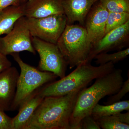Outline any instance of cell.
<instances>
[{
    "instance_id": "11",
    "label": "cell",
    "mask_w": 129,
    "mask_h": 129,
    "mask_svg": "<svg viewBox=\"0 0 129 129\" xmlns=\"http://www.w3.org/2000/svg\"><path fill=\"white\" fill-rule=\"evenodd\" d=\"M19 74L17 68L12 67L0 73V109L3 111H11Z\"/></svg>"
},
{
    "instance_id": "15",
    "label": "cell",
    "mask_w": 129,
    "mask_h": 129,
    "mask_svg": "<svg viewBox=\"0 0 129 129\" xmlns=\"http://www.w3.org/2000/svg\"><path fill=\"white\" fill-rule=\"evenodd\" d=\"M24 16V4L10 6L0 12V36L9 34L16 21Z\"/></svg>"
},
{
    "instance_id": "8",
    "label": "cell",
    "mask_w": 129,
    "mask_h": 129,
    "mask_svg": "<svg viewBox=\"0 0 129 129\" xmlns=\"http://www.w3.org/2000/svg\"><path fill=\"white\" fill-rule=\"evenodd\" d=\"M32 37L26 18L23 16L17 20L9 34L0 37V52L7 56L27 51L36 55V52L32 45Z\"/></svg>"
},
{
    "instance_id": "10",
    "label": "cell",
    "mask_w": 129,
    "mask_h": 129,
    "mask_svg": "<svg viewBox=\"0 0 129 129\" xmlns=\"http://www.w3.org/2000/svg\"><path fill=\"white\" fill-rule=\"evenodd\" d=\"M92 8L86 18L85 29L89 42L91 46L105 35L109 12L101 2Z\"/></svg>"
},
{
    "instance_id": "18",
    "label": "cell",
    "mask_w": 129,
    "mask_h": 129,
    "mask_svg": "<svg viewBox=\"0 0 129 129\" xmlns=\"http://www.w3.org/2000/svg\"><path fill=\"white\" fill-rule=\"evenodd\" d=\"M128 21L129 13L109 12L105 34H106L111 30L122 26Z\"/></svg>"
},
{
    "instance_id": "14",
    "label": "cell",
    "mask_w": 129,
    "mask_h": 129,
    "mask_svg": "<svg viewBox=\"0 0 129 129\" xmlns=\"http://www.w3.org/2000/svg\"><path fill=\"white\" fill-rule=\"evenodd\" d=\"M44 98L37 92L24 103L18 109L17 114L12 118V129H24Z\"/></svg>"
},
{
    "instance_id": "13",
    "label": "cell",
    "mask_w": 129,
    "mask_h": 129,
    "mask_svg": "<svg viewBox=\"0 0 129 129\" xmlns=\"http://www.w3.org/2000/svg\"><path fill=\"white\" fill-rule=\"evenodd\" d=\"M101 0H63V11L67 24L78 22L84 25L86 16L92 7Z\"/></svg>"
},
{
    "instance_id": "24",
    "label": "cell",
    "mask_w": 129,
    "mask_h": 129,
    "mask_svg": "<svg viewBox=\"0 0 129 129\" xmlns=\"http://www.w3.org/2000/svg\"><path fill=\"white\" fill-rule=\"evenodd\" d=\"M12 67V63L7 56L0 52V73Z\"/></svg>"
},
{
    "instance_id": "6",
    "label": "cell",
    "mask_w": 129,
    "mask_h": 129,
    "mask_svg": "<svg viewBox=\"0 0 129 129\" xmlns=\"http://www.w3.org/2000/svg\"><path fill=\"white\" fill-rule=\"evenodd\" d=\"M32 45L39 53L40 60L37 68L53 73L60 79L66 76L68 66L57 45L32 37Z\"/></svg>"
},
{
    "instance_id": "22",
    "label": "cell",
    "mask_w": 129,
    "mask_h": 129,
    "mask_svg": "<svg viewBox=\"0 0 129 129\" xmlns=\"http://www.w3.org/2000/svg\"><path fill=\"white\" fill-rule=\"evenodd\" d=\"M96 120L90 115L84 118L80 122V129H101Z\"/></svg>"
},
{
    "instance_id": "9",
    "label": "cell",
    "mask_w": 129,
    "mask_h": 129,
    "mask_svg": "<svg viewBox=\"0 0 129 129\" xmlns=\"http://www.w3.org/2000/svg\"><path fill=\"white\" fill-rule=\"evenodd\" d=\"M129 42V21L107 33L101 39L93 45L91 46L87 62H91L95 57L99 53L121 50L128 46Z\"/></svg>"
},
{
    "instance_id": "12",
    "label": "cell",
    "mask_w": 129,
    "mask_h": 129,
    "mask_svg": "<svg viewBox=\"0 0 129 129\" xmlns=\"http://www.w3.org/2000/svg\"><path fill=\"white\" fill-rule=\"evenodd\" d=\"M63 0H27L24 4V16L42 18L55 14H64Z\"/></svg>"
},
{
    "instance_id": "17",
    "label": "cell",
    "mask_w": 129,
    "mask_h": 129,
    "mask_svg": "<svg viewBox=\"0 0 129 129\" xmlns=\"http://www.w3.org/2000/svg\"><path fill=\"white\" fill-rule=\"evenodd\" d=\"M129 54V48L128 47L124 50L118 51L114 53H99L95 57L94 59H95L96 63L99 65L110 62L114 64L124 60L128 56Z\"/></svg>"
},
{
    "instance_id": "4",
    "label": "cell",
    "mask_w": 129,
    "mask_h": 129,
    "mask_svg": "<svg viewBox=\"0 0 129 129\" xmlns=\"http://www.w3.org/2000/svg\"><path fill=\"white\" fill-rule=\"evenodd\" d=\"M11 55L21 69L16 95L11 107V111H13L18 110L38 90L46 84L54 81L57 76L53 73L42 72L25 63L19 53Z\"/></svg>"
},
{
    "instance_id": "25",
    "label": "cell",
    "mask_w": 129,
    "mask_h": 129,
    "mask_svg": "<svg viewBox=\"0 0 129 129\" xmlns=\"http://www.w3.org/2000/svg\"><path fill=\"white\" fill-rule=\"evenodd\" d=\"M19 5V0H0V12L10 6Z\"/></svg>"
},
{
    "instance_id": "27",
    "label": "cell",
    "mask_w": 129,
    "mask_h": 129,
    "mask_svg": "<svg viewBox=\"0 0 129 129\" xmlns=\"http://www.w3.org/2000/svg\"><path fill=\"white\" fill-rule=\"evenodd\" d=\"M26 1H27V0H19V3H20V4L24 3V2H26Z\"/></svg>"
},
{
    "instance_id": "26",
    "label": "cell",
    "mask_w": 129,
    "mask_h": 129,
    "mask_svg": "<svg viewBox=\"0 0 129 129\" xmlns=\"http://www.w3.org/2000/svg\"><path fill=\"white\" fill-rule=\"evenodd\" d=\"M119 120L123 123L129 124V111L125 113L120 112L115 114Z\"/></svg>"
},
{
    "instance_id": "2",
    "label": "cell",
    "mask_w": 129,
    "mask_h": 129,
    "mask_svg": "<svg viewBox=\"0 0 129 129\" xmlns=\"http://www.w3.org/2000/svg\"><path fill=\"white\" fill-rule=\"evenodd\" d=\"M123 71L114 69L112 72L96 79L89 88L79 91L70 119V128L80 129V122L86 116L91 114L94 107L107 96L116 94L124 82Z\"/></svg>"
},
{
    "instance_id": "1",
    "label": "cell",
    "mask_w": 129,
    "mask_h": 129,
    "mask_svg": "<svg viewBox=\"0 0 129 129\" xmlns=\"http://www.w3.org/2000/svg\"><path fill=\"white\" fill-rule=\"evenodd\" d=\"M79 91L44 98L24 129H71L70 117Z\"/></svg>"
},
{
    "instance_id": "19",
    "label": "cell",
    "mask_w": 129,
    "mask_h": 129,
    "mask_svg": "<svg viewBox=\"0 0 129 129\" xmlns=\"http://www.w3.org/2000/svg\"><path fill=\"white\" fill-rule=\"evenodd\" d=\"M101 129H129V124L120 122L115 114L95 119Z\"/></svg>"
},
{
    "instance_id": "16",
    "label": "cell",
    "mask_w": 129,
    "mask_h": 129,
    "mask_svg": "<svg viewBox=\"0 0 129 129\" xmlns=\"http://www.w3.org/2000/svg\"><path fill=\"white\" fill-rule=\"evenodd\" d=\"M129 111V100L120 101L108 105L97 104L92 109L91 115L95 119L103 116L114 115L123 111Z\"/></svg>"
},
{
    "instance_id": "3",
    "label": "cell",
    "mask_w": 129,
    "mask_h": 129,
    "mask_svg": "<svg viewBox=\"0 0 129 129\" xmlns=\"http://www.w3.org/2000/svg\"><path fill=\"white\" fill-rule=\"evenodd\" d=\"M114 69V64L111 62L98 67L90 62L83 63L77 66L68 75L44 86L37 93L45 98L64 95L80 91L86 88L92 80L109 73Z\"/></svg>"
},
{
    "instance_id": "23",
    "label": "cell",
    "mask_w": 129,
    "mask_h": 129,
    "mask_svg": "<svg viewBox=\"0 0 129 129\" xmlns=\"http://www.w3.org/2000/svg\"><path fill=\"white\" fill-rule=\"evenodd\" d=\"M12 118L0 109V129H12Z\"/></svg>"
},
{
    "instance_id": "5",
    "label": "cell",
    "mask_w": 129,
    "mask_h": 129,
    "mask_svg": "<svg viewBox=\"0 0 129 129\" xmlns=\"http://www.w3.org/2000/svg\"><path fill=\"white\" fill-rule=\"evenodd\" d=\"M56 45L70 69L87 62L91 46L88 41L85 28L83 26L67 24Z\"/></svg>"
},
{
    "instance_id": "21",
    "label": "cell",
    "mask_w": 129,
    "mask_h": 129,
    "mask_svg": "<svg viewBox=\"0 0 129 129\" xmlns=\"http://www.w3.org/2000/svg\"><path fill=\"white\" fill-rule=\"evenodd\" d=\"M123 82L122 87L116 94L110 96L107 101L104 103V105H108L117 102L125 95L129 91V78Z\"/></svg>"
},
{
    "instance_id": "7",
    "label": "cell",
    "mask_w": 129,
    "mask_h": 129,
    "mask_svg": "<svg viewBox=\"0 0 129 129\" xmlns=\"http://www.w3.org/2000/svg\"><path fill=\"white\" fill-rule=\"evenodd\" d=\"M26 18L32 37L56 44L67 24L64 14H55L42 18Z\"/></svg>"
},
{
    "instance_id": "20",
    "label": "cell",
    "mask_w": 129,
    "mask_h": 129,
    "mask_svg": "<svg viewBox=\"0 0 129 129\" xmlns=\"http://www.w3.org/2000/svg\"><path fill=\"white\" fill-rule=\"evenodd\" d=\"M109 12L129 13V0H101Z\"/></svg>"
}]
</instances>
